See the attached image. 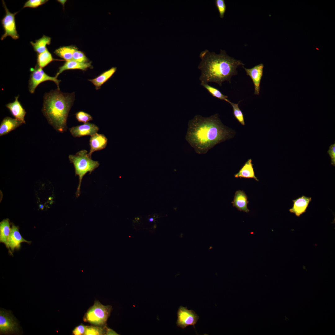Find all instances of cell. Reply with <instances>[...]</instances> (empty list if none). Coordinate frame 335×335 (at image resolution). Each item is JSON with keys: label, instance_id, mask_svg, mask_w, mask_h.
<instances>
[{"label": "cell", "instance_id": "26", "mask_svg": "<svg viewBox=\"0 0 335 335\" xmlns=\"http://www.w3.org/2000/svg\"><path fill=\"white\" fill-rule=\"evenodd\" d=\"M240 102L238 103H234L229 100L228 103L230 104L232 107L233 113L235 118L241 124L244 125L245 123L244 116L238 105Z\"/></svg>", "mask_w": 335, "mask_h": 335}, {"label": "cell", "instance_id": "18", "mask_svg": "<svg viewBox=\"0 0 335 335\" xmlns=\"http://www.w3.org/2000/svg\"><path fill=\"white\" fill-rule=\"evenodd\" d=\"M91 66V62L81 63L73 60L66 61L62 66L59 68L55 77L57 78L60 74L66 70L79 69L85 70Z\"/></svg>", "mask_w": 335, "mask_h": 335}, {"label": "cell", "instance_id": "22", "mask_svg": "<svg viewBox=\"0 0 335 335\" xmlns=\"http://www.w3.org/2000/svg\"><path fill=\"white\" fill-rule=\"evenodd\" d=\"M51 40L50 37L43 35L41 38L36 40L35 42H31L30 43L34 51L39 54L44 52L47 49V45L50 44Z\"/></svg>", "mask_w": 335, "mask_h": 335}, {"label": "cell", "instance_id": "30", "mask_svg": "<svg viewBox=\"0 0 335 335\" xmlns=\"http://www.w3.org/2000/svg\"><path fill=\"white\" fill-rule=\"evenodd\" d=\"M216 6L219 14L220 17L223 18L226 10V6L224 0H216L215 1Z\"/></svg>", "mask_w": 335, "mask_h": 335}, {"label": "cell", "instance_id": "36", "mask_svg": "<svg viewBox=\"0 0 335 335\" xmlns=\"http://www.w3.org/2000/svg\"><path fill=\"white\" fill-rule=\"evenodd\" d=\"M153 220L154 219L153 218H151L149 219V221L150 222H152L153 221Z\"/></svg>", "mask_w": 335, "mask_h": 335}, {"label": "cell", "instance_id": "23", "mask_svg": "<svg viewBox=\"0 0 335 335\" xmlns=\"http://www.w3.org/2000/svg\"><path fill=\"white\" fill-rule=\"evenodd\" d=\"M77 49L73 46H64L56 49L54 53L66 61L73 60V55Z\"/></svg>", "mask_w": 335, "mask_h": 335}, {"label": "cell", "instance_id": "2", "mask_svg": "<svg viewBox=\"0 0 335 335\" xmlns=\"http://www.w3.org/2000/svg\"><path fill=\"white\" fill-rule=\"evenodd\" d=\"M199 57L201 61L198 68L201 71V83L214 82L220 86L225 81L230 83L231 77L237 74V68L244 65L240 60L230 56L222 50L219 54L205 50L200 53Z\"/></svg>", "mask_w": 335, "mask_h": 335}, {"label": "cell", "instance_id": "21", "mask_svg": "<svg viewBox=\"0 0 335 335\" xmlns=\"http://www.w3.org/2000/svg\"><path fill=\"white\" fill-rule=\"evenodd\" d=\"M11 227L9 220L4 219L0 223V242L3 243L9 249L8 240L10 233Z\"/></svg>", "mask_w": 335, "mask_h": 335}, {"label": "cell", "instance_id": "20", "mask_svg": "<svg viewBox=\"0 0 335 335\" xmlns=\"http://www.w3.org/2000/svg\"><path fill=\"white\" fill-rule=\"evenodd\" d=\"M117 69L116 67H113L104 72L96 78L88 80L95 86L96 89L98 90L101 85L106 82L115 73Z\"/></svg>", "mask_w": 335, "mask_h": 335}, {"label": "cell", "instance_id": "3", "mask_svg": "<svg viewBox=\"0 0 335 335\" xmlns=\"http://www.w3.org/2000/svg\"><path fill=\"white\" fill-rule=\"evenodd\" d=\"M74 97L73 93H64L58 89L44 95L42 111L48 123L58 132L67 131V118Z\"/></svg>", "mask_w": 335, "mask_h": 335}, {"label": "cell", "instance_id": "33", "mask_svg": "<svg viewBox=\"0 0 335 335\" xmlns=\"http://www.w3.org/2000/svg\"><path fill=\"white\" fill-rule=\"evenodd\" d=\"M327 153L331 159V164L335 166V143L331 144L329 148Z\"/></svg>", "mask_w": 335, "mask_h": 335}, {"label": "cell", "instance_id": "9", "mask_svg": "<svg viewBox=\"0 0 335 335\" xmlns=\"http://www.w3.org/2000/svg\"><path fill=\"white\" fill-rule=\"evenodd\" d=\"M177 319L176 322L177 326L184 329L189 325H194L199 318V317L192 310H189L187 307L180 306L177 312Z\"/></svg>", "mask_w": 335, "mask_h": 335}, {"label": "cell", "instance_id": "14", "mask_svg": "<svg viewBox=\"0 0 335 335\" xmlns=\"http://www.w3.org/2000/svg\"><path fill=\"white\" fill-rule=\"evenodd\" d=\"M107 142V138L103 134L96 133L91 136L89 140L90 148L88 155L91 157L92 154L94 152L101 150L105 148Z\"/></svg>", "mask_w": 335, "mask_h": 335}, {"label": "cell", "instance_id": "6", "mask_svg": "<svg viewBox=\"0 0 335 335\" xmlns=\"http://www.w3.org/2000/svg\"><path fill=\"white\" fill-rule=\"evenodd\" d=\"M20 329L18 323L11 311L1 309L0 335L18 334Z\"/></svg>", "mask_w": 335, "mask_h": 335}, {"label": "cell", "instance_id": "34", "mask_svg": "<svg viewBox=\"0 0 335 335\" xmlns=\"http://www.w3.org/2000/svg\"><path fill=\"white\" fill-rule=\"evenodd\" d=\"M106 335H118L117 333L112 329L108 328L107 327L105 329V334Z\"/></svg>", "mask_w": 335, "mask_h": 335}, {"label": "cell", "instance_id": "5", "mask_svg": "<svg viewBox=\"0 0 335 335\" xmlns=\"http://www.w3.org/2000/svg\"><path fill=\"white\" fill-rule=\"evenodd\" d=\"M112 309L111 306H104L99 301L96 300L94 305L90 307L85 313L83 320L93 325L104 327L106 326Z\"/></svg>", "mask_w": 335, "mask_h": 335}, {"label": "cell", "instance_id": "29", "mask_svg": "<svg viewBox=\"0 0 335 335\" xmlns=\"http://www.w3.org/2000/svg\"><path fill=\"white\" fill-rule=\"evenodd\" d=\"M73 60L81 63L87 62L88 59L82 51L76 49L74 52Z\"/></svg>", "mask_w": 335, "mask_h": 335}, {"label": "cell", "instance_id": "25", "mask_svg": "<svg viewBox=\"0 0 335 335\" xmlns=\"http://www.w3.org/2000/svg\"><path fill=\"white\" fill-rule=\"evenodd\" d=\"M201 85L205 88L213 96L221 100H224L227 102L229 101L227 99L228 97L223 94L217 88L212 87L206 83H201Z\"/></svg>", "mask_w": 335, "mask_h": 335}, {"label": "cell", "instance_id": "8", "mask_svg": "<svg viewBox=\"0 0 335 335\" xmlns=\"http://www.w3.org/2000/svg\"><path fill=\"white\" fill-rule=\"evenodd\" d=\"M2 3L6 14L1 21L5 32L2 36L1 40H4L7 36H10L14 39H17L19 38V35L16 30L15 16L18 12L13 13L10 12L4 1H2Z\"/></svg>", "mask_w": 335, "mask_h": 335}, {"label": "cell", "instance_id": "7", "mask_svg": "<svg viewBox=\"0 0 335 335\" xmlns=\"http://www.w3.org/2000/svg\"><path fill=\"white\" fill-rule=\"evenodd\" d=\"M31 72L29 81V90L30 93H34L36 88L41 83L47 81L54 82L56 85L57 89H59V83L61 80L56 77L50 76L45 73L42 69L38 66L30 69Z\"/></svg>", "mask_w": 335, "mask_h": 335}, {"label": "cell", "instance_id": "24", "mask_svg": "<svg viewBox=\"0 0 335 335\" xmlns=\"http://www.w3.org/2000/svg\"><path fill=\"white\" fill-rule=\"evenodd\" d=\"M56 60L53 58L51 54L47 49L44 52L38 54L37 59L38 66L42 69L52 61Z\"/></svg>", "mask_w": 335, "mask_h": 335}, {"label": "cell", "instance_id": "28", "mask_svg": "<svg viewBox=\"0 0 335 335\" xmlns=\"http://www.w3.org/2000/svg\"><path fill=\"white\" fill-rule=\"evenodd\" d=\"M75 115L78 122H82L84 123H87L93 119L90 115L83 111L78 112Z\"/></svg>", "mask_w": 335, "mask_h": 335}, {"label": "cell", "instance_id": "1", "mask_svg": "<svg viewBox=\"0 0 335 335\" xmlns=\"http://www.w3.org/2000/svg\"><path fill=\"white\" fill-rule=\"evenodd\" d=\"M233 135V132L222 124L217 114L207 117L197 115L188 122L185 139L196 153L205 154Z\"/></svg>", "mask_w": 335, "mask_h": 335}, {"label": "cell", "instance_id": "35", "mask_svg": "<svg viewBox=\"0 0 335 335\" xmlns=\"http://www.w3.org/2000/svg\"><path fill=\"white\" fill-rule=\"evenodd\" d=\"M58 1L60 2V3H62V4H64L65 2H66V1H65V0H59Z\"/></svg>", "mask_w": 335, "mask_h": 335}, {"label": "cell", "instance_id": "10", "mask_svg": "<svg viewBox=\"0 0 335 335\" xmlns=\"http://www.w3.org/2000/svg\"><path fill=\"white\" fill-rule=\"evenodd\" d=\"M23 242L30 244L31 242L25 240L22 237L19 232L18 226H16L13 224H12L8 240L9 253L13 256V253L14 250L20 249L21 248V243Z\"/></svg>", "mask_w": 335, "mask_h": 335}, {"label": "cell", "instance_id": "15", "mask_svg": "<svg viewBox=\"0 0 335 335\" xmlns=\"http://www.w3.org/2000/svg\"><path fill=\"white\" fill-rule=\"evenodd\" d=\"M19 97V96L15 97L14 101L7 104L6 107L9 110L15 118L25 124V117L26 112L18 100Z\"/></svg>", "mask_w": 335, "mask_h": 335}, {"label": "cell", "instance_id": "31", "mask_svg": "<svg viewBox=\"0 0 335 335\" xmlns=\"http://www.w3.org/2000/svg\"><path fill=\"white\" fill-rule=\"evenodd\" d=\"M48 1L46 0H29L25 3L23 8H36L46 3Z\"/></svg>", "mask_w": 335, "mask_h": 335}, {"label": "cell", "instance_id": "32", "mask_svg": "<svg viewBox=\"0 0 335 335\" xmlns=\"http://www.w3.org/2000/svg\"><path fill=\"white\" fill-rule=\"evenodd\" d=\"M87 326L80 324L75 327L72 331L73 334L74 335H84Z\"/></svg>", "mask_w": 335, "mask_h": 335}, {"label": "cell", "instance_id": "11", "mask_svg": "<svg viewBox=\"0 0 335 335\" xmlns=\"http://www.w3.org/2000/svg\"><path fill=\"white\" fill-rule=\"evenodd\" d=\"M99 130V127L96 125L88 122L69 128L71 134L75 137L88 135L91 136L97 133Z\"/></svg>", "mask_w": 335, "mask_h": 335}, {"label": "cell", "instance_id": "16", "mask_svg": "<svg viewBox=\"0 0 335 335\" xmlns=\"http://www.w3.org/2000/svg\"><path fill=\"white\" fill-rule=\"evenodd\" d=\"M23 123L16 118L7 117L4 118L0 125V136L7 134L15 130Z\"/></svg>", "mask_w": 335, "mask_h": 335}, {"label": "cell", "instance_id": "13", "mask_svg": "<svg viewBox=\"0 0 335 335\" xmlns=\"http://www.w3.org/2000/svg\"><path fill=\"white\" fill-rule=\"evenodd\" d=\"M312 200L311 197L302 195L301 197L293 200V207L289 209L290 213L294 214L299 217L302 214L306 212L309 205Z\"/></svg>", "mask_w": 335, "mask_h": 335}, {"label": "cell", "instance_id": "4", "mask_svg": "<svg viewBox=\"0 0 335 335\" xmlns=\"http://www.w3.org/2000/svg\"><path fill=\"white\" fill-rule=\"evenodd\" d=\"M69 158L74 166L76 176L79 177L78 185L76 192V196L78 197L80 194V186L83 177L88 172L91 174L99 166V163L98 161L92 160L87 151L85 150H80L75 154H70Z\"/></svg>", "mask_w": 335, "mask_h": 335}, {"label": "cell", "instance_id": "27", "mask_svg": "<svg viewBox=\"0 0 335 335\" xmlns=\"http://www.w3.org/2000/svg\"><path fill=\"white\" fill-rule=\"evenodd\" d=\"M106 326L104 327L87 326L85 333V335H101L105 334Z\"/></svg>", "mask_w": 335, "mask_h": 335}, {"label": "cell", "instance_id": "19", "mask_svg": "<svg viewBox=\"0 0 335 335\" xmlns=\"http://www.w3.org/2000/svg\"><path fill=\"white\" fill-rule=\"evenodd\" d=\"M236 178H252L258 181L256 176L251 159H248L239 172L234 175Z\"/></svg>", "mask_w": 335, "mask_h": 335}, {"label": "cell", "instance_id": "17", "mask_svg": "<svg viewBox=\"0 0 335 335\" xmlns=\"http://www.w3.org/2000/svg\"><path fill=\"white\" fill-rule=\"evenodd\" d=\"M248 203L247 196L244 192L241 190L236 191L232 202L233 207H235L240 211L247 213L249 211L247 207Z\"/></svg>", "mask_w": 335, "mask_h": 335}, {"label": "cell", "instance_id": "12", "mask_svg": "<svg viewBox=\"0 0 335 335\" xmlns=\"http://www.w3.org/2000/svg\"><path fill=\"white\" fill-rule=\"evenodd\" d=\"M247 75L252 79L254 87V94L259 95L260 90V85L263 75L264 65L261 63L250 69L246 68L243 66Z\"/></svg>", "mask_w": 335, "mask_h": 335}]
</instances>
